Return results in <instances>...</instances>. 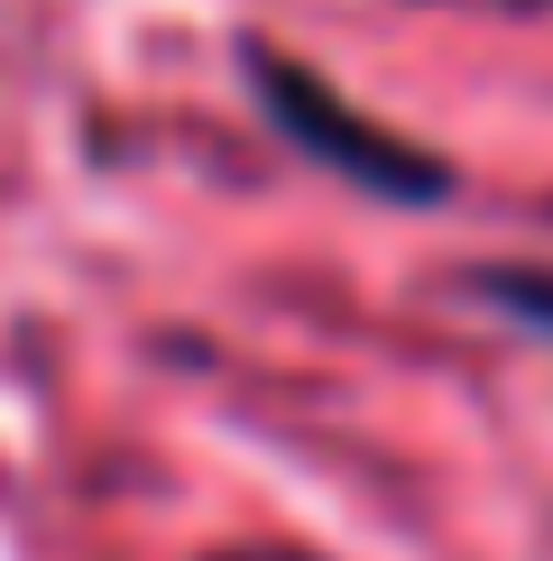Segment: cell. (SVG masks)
<instances>
[{
  "label": "cell",
  "mask_w": 553,
  "mask_h": 561,
  "mask_svg": "<svg viewBox=\"0 0 553 561\" xmlns=\"http://www.w3.org/2000/svg\"><path fill=\"white\" fill-rule=\"evenodd\" d=\"M461 295L489 304V313L517 322V332L553 341V267H471V276H461Z\"/></svg>",
  "instance_id": "2"
},
{
  "label": "cell",
  "mask_w": 553,
  "mask_h": 561,
  "mask_svg": "<svg viewBox=\"0 0 553 561\" xmlns=\"http://www.w3.org/2000/svg\"><path fill=\"white\" fill-rule=\"evenodd\" d=\"M230 56H240V83H249V102H259V121L286 138L295 157H314L323 175H341L351 194L397 203V213H433V203L461 194V167H452V157H433V148H415V138H397L387 121L351 111L305 56L268 46L259 28L230 46Z\"/></svg>",
  "instance_id": "1"
},
{
  "label": "cell",
  "mask_w": 553,
  "mask_h": 561,
  "mask_svg": "<svg viewBox=\"0 0 553 561\" xmlns=\"http://www.w3.org/2000/svg\"><path fill=\"white\" fill-rule=\"evenodd\" d=\"M526 10H553V0H526Z\"/></svg>",
  "instance_id": "3"
}]
</instances>
